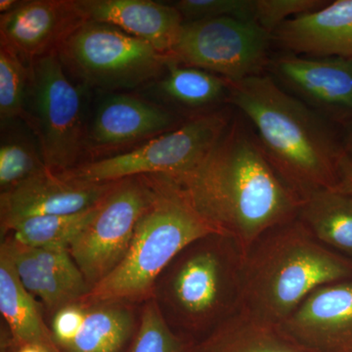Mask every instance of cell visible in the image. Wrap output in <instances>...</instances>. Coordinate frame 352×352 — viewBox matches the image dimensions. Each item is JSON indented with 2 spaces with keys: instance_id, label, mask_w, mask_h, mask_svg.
<instances>
[{
  "instance_id": "6da1fadb",
  "label": "cell",
  "mask_w": 352,
  "mask_h": 352,
  "mask_svg": "<svg viewBox=\"0 0 352 352\" xmlns=\"http://www.w3.org/2000/svg\"><path fill=\"white\" fill-rule=\"evenodd\" d=\"M244 122L233 118L212 149L186 173L162 176L247 256L264 234L298 219L302 201L278 175Z\"/></svg>"
},
{
  "instance_id": "7a4b0ae2",
  "label": "cell",
  "mask_w": 352,
  "mask_h": 352,
  "mask_svg": "<svg viewBox=\"0 0 352 352\" xmlns=\"http://www.w3.org/2000/svg\"><path fill=\"white\" fill-rule=\"evenodd\" d=\"M229 83V103L248 122L264 154L300 201L336 188L344 155L325 118L263 74Z\"/></svg>"
},
{
  "instance_id": "3957f363",
  "label": "cell",
  "mask_w": 352,
  "mask_h": 352,
  "mask_svg": "<svg viewBox=\"0 0 352 352\" xmlns=\"http://www.w3.org/2000/svg\"><path fill=\"white\" fill-rule=\"evenodd\" d=\"M349 279L351 259L294 219L264 234L245 256L239 311L279 325L315 289Z\"/></svg>"
},
{
  "instance_id": "277c9868",
  "label": "cell",
  "mask_w": 352,
  "mask_h": 352,
  "mask_svg": "<svg viewBox=\"0 0 352 352\" xmlns=\"http://www.w3.org/2000/svg\"><path fill=\"white\" fill-rule=\"evenodd\" d=\"M245 261L231 238L205 236L171 261L152 298L171 328L206 336L239 311Z\"/></svg>"
},
{
  "instance_id": "5b68a950",
  "label": "cell",
  "mask_w": 352,
  "mask_h": 352,
  "mask_svg": "<svg viewBox=\"0 0 352 352\" xmlns=\"http://www.w3.org/2000/svg\"><path fill=\"white\" fill-rule=\"evenodd\" d=\"M154 193L122 263L82 302L129 303L151 298L162 273L190 244L219 234L162 175H148Z\"/></svg>"
},
{
  "instance_id": "8992f818",
  "label": "cell",
  "mask_w": 352,
  "mask_h": 352,
  "mask_svg": "<svg viewBox=\"0 0 352 352\" xmlns=\"http://www.w3.org/2000/svg\"><path fill=\"white\" fill-rule=\"evenodd\" d=\"M232 119L227 110L201 113L135 149L80 164L60 175L94 183L117 182L142 175H182L207 155Z\"/></svg>"
},
{
  "instance_id": "52a82bcc",
  "label": "cell",
  "mask_w": 352,
  "mask_h": 352,
  "mask_svg": "<svg viewBox=\"0 0 352 352\" xmlns=\"http://www.w3.org/2000/svg\"><path fill=\"white\" fill-rule=\"evenodd\" d=\"M64 67L89 87L133 88L157 78L171 59L147 41L102 23L78 27L57 50Z\"/></svg>"
},
{
  "instance_id": "ba28073f",
  "label": "cell",
  "mask_w": 352,
  "mask_h": 352,
  "mask_svg": "<svg viewBox=\"0 0 352 352\" xmlns=\"http://www.w3.org/2000/svg\"><path fill=\"white\" fill-rule=\"evenodd\" d=\"M27 104L47 170L59 175L74 170L87 142L82 96L57 52L30 63Z\"/></svg>"
},
{
  "instance_id": "9c48e42d",
  "label": "cell",
  "mask_w": 352,
  "mask_h": 352,
  "mask_svg": "<svg viewBox=\"0 0 352 352\" xmlns=\"http://www.w3.org/2000/svg\"><path fill=\"white\" fill-rule=\"evenodd\" d=\"M272 34L256 21L222 17L184 22L171 57L228 82L263 74Z\"/></svg>"
},
{
  "instance_id": "30bf717a",
  "label": "cell",
  "mask_w": 352,
  "mask_h": 352,
  "mask_svg": "<svg viewBox=\"0 0 352 352\" xmlns=\"http://www.w3.org/2000/svg\"><path fill=\"white\" fill-rule=\"evenodd\" d=\"M154 193L149 176L116 182L97 206L87 226L69 251L90 291L118 267L126 256L139 219Z\"/></svg>"
},
{
  "instance_id": "8fae6325",
  "label": "cell",
  "mask_w": 352,
  "mask_h": 352,
  "mask_svg": "<svg viewBox=\"0 0 352 352\" xmlns=\"http://www.w3.org/2000/svg\"><path fill=\"white\" fill-rule=\"evenodd\" d=\"M115 184L71 179L44 170L1 192V234L4 235L12 224L28 217L75 214L89 210L100 203Z\"/></svg>"
},
{
  "instance_id": "7c38bea8",
  "label": "cell",
  "mask_w": 352,
  "mask_h": 352,
  "mask_svg": "<svg viewBox=\"0 0 352 352\" xmlns=\"http://www.w3.org/2000/svg\"><path fill=\"white\" fill-rule=\"evenodd\" d=\"M277 326L308 352H352V279L315 289Z\"/></svg>"
},
{
  "instance_id": "4fadbf2b",
  "label": "cell",
  "mask_w": 352,
  "mask_h": 352,
  "mask_svg": "<svg viewBox=\"0 0 352 352\" xmlns=\"http://www.w3.org/2000/svg\"><path fill=\"white\" fill-rule=\"evenodd\" d=\"M270 71L322 117L352 115V59L286 55L270 61Z\"/></svg>"
},
{
  "instance_id": "5bb4252c",
  "label": "cell",
  "mask_w": 352,
  "mask_h": 352,
  "mask_svg": "<svg viewBox=\"0 0 352 352\" xmlns=\"http://www.w3.org/2000/svg\"><path fill=\"white\" fill-rule=\"evenodd\" d=\"M87 23L76 0H32L21 2L0 16L2 45L29 64L57 52L74 32Z\"/></svg>"
},
{
  "instance_id": "9a60e30c",
  "label": "cell",
  "mask_w": 352,
  "mask_h": 352,
  "mask_svg": "<svg viewBox=\"0 0 352 352\" xmlns=\"http://www.w3.org/2000/svg\"><path fill=\"white\" fill-rule=\"evenodd\" d=\"M178 124L177 118L166 109L131 95H113L96 111L85 147L113 150L150 140L173 131Z\"/></svg>"
},
{
  "instance_id": "2e32d148",
  "label": "cell",
  "mask_w": 352,
  "mask_h": 352,
  "mask_svg": "<svg viewBox=\"0 0 352 352\" xmlns=\"http://www.w3.org/2000/svg\"><path fill=\"white\" fill-rule=\"evenodd\" d=\"M76 4L87 22L113 25L170 57L184 24L175 6L152 0H76Z\"/></svg>"
},
{
  "instance_id": "e0dca14e",
  "label": "cell",
  "mask_w": 352,
  "mask_h": 352,
  "mask_svg": "<svg viewBox=\"0 0 352 352\" xmlns=\"http://www.w3.org/2000/svg\"><path fill=\"white\" fill-rule=\"evenodd\" d=\"M272 39L296 55L352 59V0H337L279 25Z\"/></svg>"
},
{
  "instance_id": "ac0fdd59",
  "label": "cell",
  "mask_w": 352,
  "mask_h": 352,
  "mask_svg": "<svg viewBox=\"0 0 352 352\" xmlns=\"http://www.w3.org/2000/svg\"><path fill=\"white\" fill-rule=\"evenodd\" d=\"M189 352H308L277 325L238 311L221 322Z\"/></svg>"
},
{
  "instance_id": "d6986e66",
  "label": "cell",
  "mask_w": 352,
  "mask_h": 352,
  "mask_svg": "<svg viewBox=\"0 0 352 352\" xmlns=\"http://www.w3.org/2000/svg\"><path fill=\"white\" fill-rule=\"evenodd\" d=\"M0 312L19 346L38 344L51 352H61L52 332L41 317L34 296L21 283L15 268L0 252Z\"/></svg>"
},
{
  "instance_id": "ffe728a7",
  "label": "cell",
  "mask_w": 352,
  "mask_h": 352,
  "mask_svg": "<svg viewBox=\"0 0 352 352\" xmlns=\"http://www.w3.org/2000/svg\"><path fill=\"white\" fill-rule=\"evenodd\" d=\"M298 219L322 245L352 261V197L336 188L300 201Z\"/></svg>"
},
{
  "instance_id": "44dd1931",
  "label": "cell",
  "mask_w": 352,
  "mask_h": 352,
  "mask_svg": "<svg viewBox=\"0 0 352 352\" xmlns=\"http://www.w3.org/2000/svg\"><path fill=\"white\" fill-rule=\"evenodd\" d=\"M0 252L6 254L21 283L34 298L53 314L73 303L82 302L87 293L60 276L48 266L38 263L28 245L21 244L9 236L2 241Z\"/></svg>"
},
{
  "instance_id": "7402d4cb",
  "label": "cell",
  "mask_w": 352,
  "mask_h": 352,
  "mask_svg": "<svg viewBox=\"0 0 352 352\" xmlns=\"http://www.w3.org/2000/svg\"><path fill=\"white\" fill-rule=\"evenodd\" d=\"M87 302L80 332L61 352H120L134 330V317L127 303Z\"/></svg>"
},
{
  "instance_id": "603a6c76",
  "label": "cell",
  "mask_w": 352,
  "mask_h": 352,
  "mask_svg": "<svg viewBox=\"0 0 352 352\" xmlns=\"http://www.w3.org/2000/svg\"><path fill=\"white\" fill-rule=\"evenodd\" d=\"M168 74L160 82V91L185 107L201 108L228 98L229 83L210 72L178 63L166 64Z\"/></svg>"
},
{
  "instance_id": "cb8c5ba5",
  "label": "cell",
  "mask_w": 352,
  "mask_h": 352,
  "mask_svg": "<svg viewBox=\"0 0 352 352\" xmlns=\"http://www.w3.org/2000/svg\"><path fill=\"white\" fill-rule=\"evenodd\" d=\"M95 207L68 215H41L15 222L4 235L32 248L62 247L69 249L73 241L82 232L96 212Z\"/></svg>"
},
{
  "instance_id": "d4e9b609",
  "label": "cell",
  "mask_w": 352,
  "mask_h": 352,
  "mask_svg": "<svg viewBox=\"0 0 352 352\" xmlns=\"http://www.w3.org/2000/svg\"><path fill=\"white\" fill-rule=\"evenodd\" d=\"M30 65L10 48H0V118L2 124L25 112Z\"/></svg>"
},
{
  "instance_id": "484cf974",
  "label": "cell",
  "mask_w": 352,
  "mask_h": 352,
  "mask_svg": "<svg viewBox=\"0 0 352 352\" xmlns=\"http://www.w3.org/2000/svg\"><path fill=\"white\" fill-rule=\"evenodd\" d=\"M190 347L170 327L157 300H146L131 352H189Z\"/></svg>"
},
{
  "instance_id": "4316f807",
  "label": "cell",
  "mask_w": 352,
  "mask_h": 352,
  "mask_svg": "<svg viewBox=\"0 0 352 352\" xmlns=\"http://www.w3.org/2000/svg\"><path fill=\"white\" fill-rule=\"evenodd\" d=\"M47 170L41 153L25 141H9L0 146L1 192Z\"/></svg>"
},
{
  "instance_id": "83f0119b",
  "label": "cell",
  "mask_w": 352,
  "mask_h": 352,
  "mask_svg": "<svg viewBox=\"0 0 352 352\" xmlns=\"http://www.w3.org/2000/svg\"><path fill=\"white\" fill-rule=\"evenodd\" d=\"M175 6L184 22L222 17L254 20V0H180Z\"/></svg>"
},
{
  "instance_id": "f1b7e54d",
  "label": "cell",
  "mask_w": 352,
  "mask_h": 352,
  "mask_svg": "<svg viewBox=\"0 0 352 352\" xmlns=\"http://www.w3.org/2000/svg\"><path fill=\"white\" fill-rule=\"evenodd\" d=\"M328 3L324 0H254V20L273 34L286 21L314 12Z\"/></svg>"
},
{
  "instance_id": "f546056e",
  "label": "cell",
  "mask_w": 352,
  "mask_h": 352,
  "mask_svg": "<svg viewBox=\"0 0 352 352\" xmlns=\"http://www.w3.org/2000/svg\"><path fill=\"white\" fill-rule=\"evenodd\" d=\"M87 312V302H80L58 310L51 324V332L55 344L61 351L80 332Z\"/></svg>"
},
{
  "instance_id": "4dcf8cb0",
  "label": "cell",
  "mask_w": 352,
  "mask_h": 352,
  "mask_svg": "<svg viewBox=\"0 0 352 352\" xmlns=\"http://www.w3.org/2000/svg\"><path fill=\"white\" fill-rule=\"evenodd\" d=\"M336 189L352 197V161L346 155L340 160Z\"/></svg>"
},
{
  "instance_id": "1f68e13d",
  "label": "cell",
  "mask_w": 352,
  "mask_h": 352,
  "mask_svg": "<svg viewBox=\"0 0 352 352\" xmlns=\"http://www.w3.org/2000/svg\"><path fill=\"white\" fill-rule=\"evenodd\" d=\"M20 1H16V0H1L0 1V12L1 14H6L9 11L13 10L15 7H17Z\"/></svg>"
},
{
  "instance_id": "d6a6232c",
  "label": "cell",
  "mask_w": 352,
  "mask_h": 352,
  "mask_svg": "<svg viewBox=\"0 0 352 352\" xmlns=\"http://www.w3.org/2000/svg\"><path fill=\"white\" fill-rule=\"evenodd\" d=\"M17 352H51L46 347L38 346V344H25L20 346Z\"/></svg>"
},
{
  "instance_id": "836d02e7",
  "label": "cell",
  "mask_w": 352,
  "mask_h": 352,
  "mask_svg": "<svg viewBox=\"0 0 352 352\" xmlns=\"http://www.w3.org/2000/svg\"><path fill=\"white\" fill-rule=\"evenodd\" d=\"M344 155L352 161V127L349 131L346 139V145L344 147Z\"/></svg>"
}]
</instances>
